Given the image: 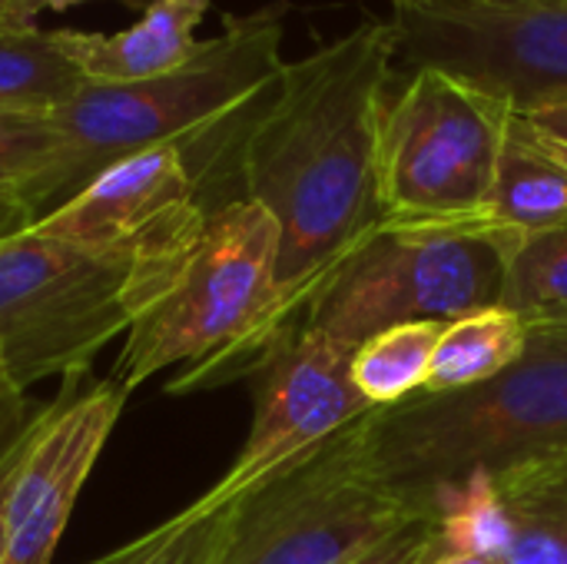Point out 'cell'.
<instances>
[{
	"label": "cell",
	"instance_id": "obj_4",
	"mask_svg": "<svg viewBox=\"0 0 567 564\" xmlns=\"http://www.w3.org/2000/svg\"><path fill=\"white\" fill-rule=\"evenodd\" d=\"M279 226L252 199L209 209L173 279L126 329L113 379L133 392L153 376L186 366L166 392L216 389L256 369L286 332L279 296Z\"/></svg>",
	"mask_w": 567,
	"mask_h": 564
},
{
	"label": "cell",
	"instance_id": "obj_13",
	"mask_svg": "<svg viewBox=\"0 0 567 564\" xmlns=\"http://www.w3.org/2000/svg\"><path fill=\"white\" fill-rule=\"evenodd\" d=\"M442 548L505 564H567V449L472 475L435 509Z\"/></svg>",
	"mask_w": 567,
	"mask_h": 564
},
{
	"label": "cell",
	"instance_id": "obj_17",
	"mask_svg": "<svg viewBox=\"0 0 567 564\" xmlns=\"http://www.w3.org/2000/svg\"><path fill=\"white\" fill-rule=\"evenodd\" d=\"M63 30L0 27V113L47 116L86 86Z\"/></svg>",
	"mask_w": 567,
	"mask_h": 564
},
{
	"label": "cell",
	"instance_id": "obj_28",
	"mask_svg": "<svg viewBox=\"0 0 567 564\" xmlns=\"http://www.w3.org/2000/svg\"><path fill=\"white\" fill-rule=\"evenodd\" d=\"M528 126H532V123H528ZM532 130H535V126H532ZM535 136H538V140L545 143V150H548L551 156H558V160H561V163H565V166H567V143H565V140L545 136V133H538V130H535Z\"/></svg>",
	"mask_w": 567,
	"mask_h": 564
},
{
	"label": "cell",
	"instance_id": "obj_20",
	"mask_svg": "<svg viewBox=\"0 0 567 564\" xmlns=\"http://www.w3.org/2000/svg\"><path fill=\"white\" fill-rule=\"evenodd\" d=\"M47 116L0 113V243L27 233L37 223L30 186L53 143Z\"/></svg>",
	"mask_w": 567,
	"mask_h": 564
},
{
	"label": "cell",
	"instance_id": "obj_10",
	"mask_svg": "<svg viewBox=\"0 0 567 564\" xmlns=\"http://www.w3.org/2000/svg\"><path fill=\"white\" fill-rule=\"evenodd\" d=\"M355 349L292 322L256 362L249 435L226 475L196 499L203 512H219L269 475L319 452L342 429L362 419L369 402L352 382Z\"/></svg>",
	"mask_w": 567,
	"mask_h": 564
},
{
	"label": "cell",
	"instance_id": "obj_2",
	"mask_svg": "<svg viewBox=\"0 0 567 564\" xmlns=\"http://www.w3.org/2000/svg\"><path fill=\"white\" fill-rule=\"evenodd\" d=\"M525 356L485 386L419 392L352 422L362 472L415 515L472 475L567 449V322L528 326Z\"/></svg>",
	"mask_w": 567,
	"mask_h": 564
},
{
	"label": "cell",
	"instance_id": "obj_6",
	"mask_svg": "<svg viewBox=\"0 0 567 564\" xmlns=\"http://www.w3.org/2000/svg\"><path fill=\"white\" fill-rule=\"evenodd\" d=\"M515 243L482 223L375 226L296 322L349 349L402 322H452L502 302Z\"/></svg>",
	"mask_w": 567,
	"mask_h": 564
},
{
	"label": "cell",
	"instance_id": "obj_19",
	"mask_svg": "<svg viewBox=\"0 0 567 564\" xmlns=\"http://www.w3.org/2000/svg\"><path fill=\"white\" fill-rule=\"evenodd\" d=\"M502 306L528 326L567 322V229L525 239L505 269Z\"/></svg>",
	"mask_w": 567,
	"mask_h": 564
},
{
	"label": "cell",
	"instance_id": "obj_16",
	"mask_svg": "<svg viewBox=\"0 0 567 564\" xmlns=\"http://www.w3.org/2000/svg\"><path fill=\"white\" fill-rule=\"evenodd\" d=\"M528 336V322L502 302L445 322L425 392H458L492 382L525 356Z\"/></svg>",
	"mask_w": 567,
	"mask_h": 564
},
{
	"label": "cell",
	"instance_id": "obj_18",
	"mask_svg": "<svg viewBox=\"0 0 567 564\" xmlns=\"http://www.w3.org/2000/svg\"><path fill=\"white\" fill-rule=\"evenodd\" d=\"M445 322H402L365 339L352 356V382L369 409H392L425 392Z\"/></svg>",
	"mask_w": 567,
	"mask_h": 564
},
{
	"label": "cell",
	"instance_id": "obj_3",
	"mask_svg": "<svg viewBox=\"0 0 567 564\" xmlns=\"http://www.w3.org/2000/svg\"><path fill=\"white\" fill-rule=\"evenodd\" d=\"M282 13L269 3L246 17H226L223 30L199 50L150 80L96 83L47 120L53 143L33 176L37 219L76 196L106 166L163 143H203L239 120L282 73Z\"/></svg>",
	"mask_w": 567,
	"mask_h": 564
},
{
	"label": "cell",
	"instance_id": "obj_8",
	"mask_svg": "<svg viewBox=\"0 0 567 564\" xmlns=\"http://www.w3.org/2000/svg\"><path fill=\"white\" fill-rule=\"evenodd\" d=\"M415 519L362 472L349 425L229 502L209 564H349Z\"/></svg>",
	"mask_w": 567,
	"mask_h": 564
},
{
	"label": "cell",
	"instance_id": "obj_23",
	"mask_svg": "<svg viewBox=\"0 0 567 564\" xmlns=\"http://www.w3.org/2000/svg\"><path fill=\"white\" fill-rule=\"evenodd\" d=\"M40 409L43 406H27V409H20L17 416H10L0 425V564H3V509H7V495H10L17 465L23 459V449L30 442V432H33V425L40 419Z\"/></svg>",
	"mask_w": 567,
	"mask_h": 564
},
{
	"label": "cell",
	"instance_id": "obj_22",
	"mask_svg": "<svg viewBox=\"0 0 567 564\" xmlns=\"http://www.w3.org/2000/svg\"><path fill=\"white\" fill-rule=\"evenodd\" d=\"M439 548L435 519H415L349 564H422Z\"/></svg>",
	"mask_w": 567,
	"mask_h": 564
},
{
	"label": "cell",
	"instance_id": "obj_26",
	"mask_svg": "<svg viewBox=\"0 0 567 564\" xmlns=\"http://www.w3.org/2000/svg\"><path fill=\"white\" fill-rule=\"evenodd\" d=\"M525 120L545 133V136H555V140H565L567 143V106H548V110H535V113H525Z\"/></svg>",
	"mask_w": 567,
	"mask_h": 564
},
{
	"label": "cell",
	"instance_id": "obj_1",
	"mask_svg": "<svg viewBox=\"0 0 567 564\" xmlns=\"http://www.w3.org/2000/svg\"><path fill=\"white\" fill-rule=\"evenodd\" d=\"M389 20H362L282 66L243 113L236 173L243 199L279 226L286 329L319 283L379 226V123L395 73Z\"/></svg>",
	"mask_w": 567,
	"mask_h": 564
},
{
	"label": "cell",
	"instance_id": "obj_7",
	"mask_svg": "<svg viewBox=\"0 0 567 564\" xmlns=\"http://www.w3.org/2000/svg\"><path fill=\"white\" fill-rule=\"evenodd\" d=\"M515 110L445 70H412L379 123L382 226L478 223Z\"/></svg>",
	"mask_w": 567,
	"mask_h": 564
},
{
	"label": "cell",
	"instance_id": "obj_11",
	"mask_svg": "<svg viewBox=\"0 0 567 564\" xmlns=\"http://www.w3.org/2000/svg\"><path fill=\"white\" fill-rule=\"evenodd\" d=\"M199 183L203 173L193 150L163 143L106 166L30 229L96 256L176 259L209 219Z\"/></svg>",
	"mask_w": 567,
	"mask_h": 564
},
{
	"label": "cell",
	"instance_id": "obj_27",
	"mask_svg": "<svg viewBox=\"0 0 567 564\" xmlns=\"http://www.w3.org/2000/svg\"><path fill=\"white\" fill-rule=\"evenodd\" d=\"M422 564H505L495 555H482V552H458V548H435Z\"/></svg>",
	"mask_w": 567,
	"mask_h": 564
},
{
	"label": "cell",
	"instance_id": "obj_15",
	"mask_svg": "<svg viewBox=\"0 0 567 564\" xmlns=\"http://www.w3.org/2000/svg\"><path fill=\"white\" fill-rule=\"evenodd\" d=\"M478 223L508 236L515 246L567 229V166L545 150L522 113L512 116Z\"/></svg>",
	"mask_w": 567,
	"mask_h": 564
},
{
	"label": "cell",
	"instance_id": "obj_5",
	"mask_svg": "<svg viewBox=\"0 0 567 564\" xmlns=\"http://www.w3.org/2000/svg\"><path fill=\"white\" fill-rule=\"evenodd\" d=\"M186 256V253H183ZM176 259L96 256L33 229L0 243V356L27 392L50 376H83L90 362L173 279Z\"/></svg>",
	"mask_w": 567,
	"mask_h": 564
},
{
	"label": "cell",
	"instance_id": "obj_14",
	"mask_svg": "<svg viewBox=\"0 0 567 564\" xmlns=\"http://www.w3.org/2000/svg\"><path fill=\"white\" fill-rule=\"evenodd\" d=\"M213 0H150L140 20L120 33L63 30L70 57L86 80L133 83L150 80L186 63L196 50V27L209 13Z\"/></svg>",
	"mask_w": 567,
	"mask_h": 564
},
{
	"label": "cell",
	"instance_id": "obj_29",
	"mask_svg": "<svg viewBox=\"0 0 567 564\" xmlns=\"http://www.w3.org/2000/svg\"><path fill=\"white\" fill-rule=\"evenodd\" d=\"M409 3H518V0H409Z\"/></svg>",
	"mask_w": 567,
	"mask_h": 564
},
{
	"label": "cell",
	"instance_id": "obj_12",
	"mask_svg": "<svg viewBox=\"0 0 567 564\" xmlns=\"http://www.w3.org/2000/svg\"><path fill=\"white\" fill-rule=\"evenodd\" d=\"M130 392L66 376L40 409L3 509V564H50L70 512L110 442Z\"/></svg>",
	"mask_w": 567,
	"mask_h": 564
},
{
	"label": "cell",
	"instance_id": "obj_24",
	"mask_svg": "<svg viewBox=\"0 0 567 564\" xmlns=\"http://www.w3.org/2000/svg\"><path fill=\"white\" fill-rule=\"evenodd\" d=\"M73 3L86 0H7L3 27H33V17H40L43 10H66Z\"/></svg>",
	"mask_w": 567,
	"mask_h": 564
},
{
	"label": "cell",
	"instance_id": "obj_21",
	"mask_svg": "<svg viewBox=\"0 0 567 564\" xmlns=\"http://www.w3.org/2000/svg\"><path fill=\"white\" fill-rule=\"evenodd\" d=\"M219 522H223V509L203 512L193 502L179 515L156 525L153 532L106 552L103 558L90 564H209Z\"/></svg>",
	"mask_w": 567,
	"mask_h": 564
},
{
	"label": "cell",
	"instance_id": "obj_9",
	"mask_svg": "<svg viewBox=\"0 0 567 564\" xmlns=\"http://www.w3.org/2000/svg\"><path fill=\"white\" fill-rule=\"evenodd\" d=\"M395 70H445L515 113L567 106V0L409 3L392 0Z\"/></svg>",
	"mask_w": 567,
	"mask_h": 564
},
{
	"label": "cell",
	"instance_id": "obj_25",
	"mask_svg": "<svg viewBox=\"0 0 567 564\" xmlns=\"http://www.w3.org/2000/svg\"><path fill=\"white\" fill-rule=\"evenodd\" d=\"M27 406H30L27 392L13 382V376H10V369H7V362H3V356H0V425H3L10 416H17L20 409H27Z\"/></svg>",
	"mask_w": 567,
	"mask_h": 564
},
{
	"label": "cell",
	"instance_id": "obj_30",
	"mask_svg": "<svg viewBox=\"0 0 567 564\" xmlns=\"http://www.w3.org/2000/svg\"><path fill=\"white\" fill-rule=\"evenodd\" d=\"M3 13H7V0H0V27H3Z\"/></svg>",
	"mask_w": 567,
	"mask_h": 564
}]
</instances>
